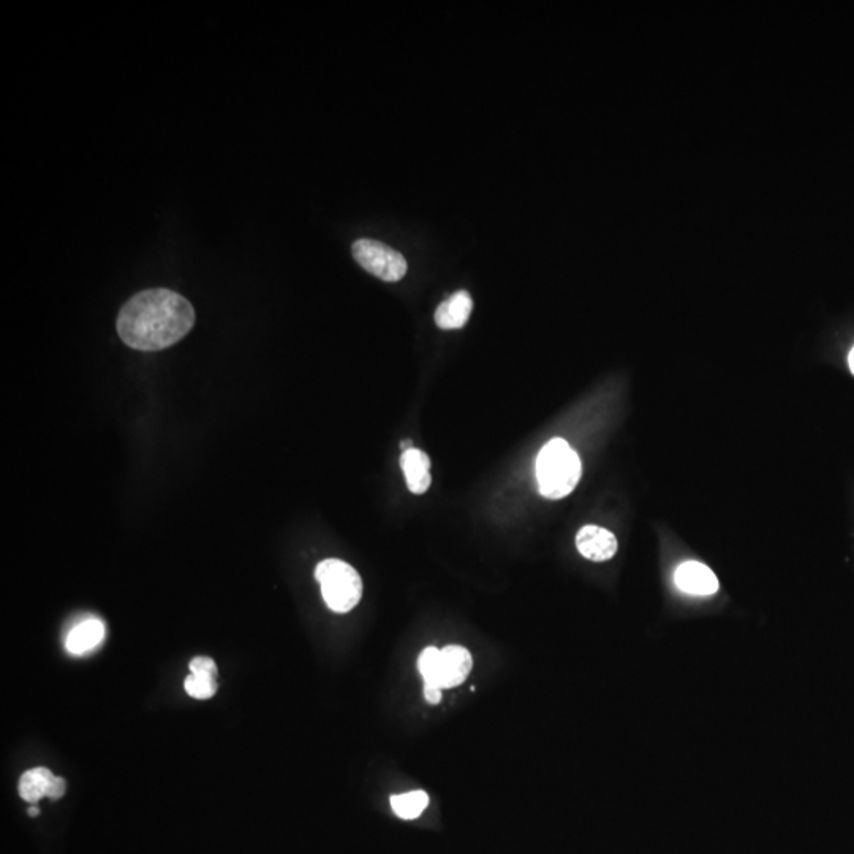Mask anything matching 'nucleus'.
I'll use <instances>...</instances> for the list:
<instances>
[{
    "instance_id": "obj_9",
    "label": "nucleus",
    "mask_w": 854,
    "mask_h": 854,
    "mask_svg": "<svg viewBox=\"0 0 854 854\" xmlns=\"http://www.w3.org/2000/svg\"><path fill=\"white\" fill-rule=\"evenodd\" d=\"M105 624L99 619H86L70 630L65 649L72 655H86L97 649L105 639Z\"/></svg>"
},
{
    "instance_id": "obj_12",
    "label": "nucleus",
    "mask_w": 854,
    "mask_h": 854,
    "mask_svg": "<svg viewBox=\"0 0 854 854\" xmlns=\"http://www.w3.org/2000/svg\"><path fill=\"white\" fill-rule=\"evenodd\" d=\"M429 805L426 791H410V793L391 796V809L402 820H416Z\"/></svg>"
},
{
    "instance_id": "obj_13",
    "label": "nucleus",
    "mask_w": 854,
    "mask_h": 854,
    "mask_svg": "<svg viewBox=\"0 0 854 854\" xmlns=\"http://www.w3.org/2000/svg\"><path fill=\"white\" fill-rule=\"evenodd\" d=\"M186 692L195 700H209L217 692V676L190 674L186 679Z\"/></svg>"
},
{
    "instance_id": "obj_2",
    "label": "nucleus",
    "mask_w": 854,
    "mask_h": 854,
    "mask_svg": "<svg viewBox=\"0 0 854 854\" xmlns=\"http://www.w3.org/2000/svg\"><path fill=\"white\" fill-rule=\"evenodd\" d=\"M581 459L564 439H552L537 458V481L541 496L564 499L581 480Z\"/></svg>"
},
{
    "instance_id": "obj_16",
    "label": "nucleus",
    "mask_w": 854,
    "mask_h": 854,
    "mask_svg": "<svg viewBox=\"0 0 854 854\" xmlns=\"http://www.w3.org/2000/svg\"><path fill=\"white\" fill-rule=\"evenodd\" d=\"M65 790H67V783L62 777H54L53 785H51L50 793H48V798L51 801H57V799H61L64 796Z\"/></svg>"
},
{
    "instance_id": "obj_18",
    "label": "nucleus",
    "mask_w": 854,
    "mask_h": 854,
    "mask_svg": "<svg viewBox=\"0 0 854 854\" xmlns=\"http://www.w3.org/2000/svg\"><path fill=\"white\" fill-rule=\"evenodd\" d=\"M848 364H850L851 372L854 374V347L851 348L850 356H848Z\"/></svg>"
},
{
    "instance_id": "obj_1",
    "label": "nucleus",
    "mask_w": 854,
    "mask_h": 854,
    "mask_svg": "<svg viewBox=\"0 0 854 854\" xmlns=\"http://www.w3.org/2000/svg\"><path fill=\"white\" fill-rule=\"evenodd\" d=\"M195 325L189 299L168 288H151L130 298L119 310V337L140 352H159L182 341Z\"/></svg>"
},
{
    "instance_id": "obj_15",
    "label": "nucleus",
    "mask_w": 854,
    "mask_h": 854,
    "mask_svg": "<svg viewBox=\"0 0 854 854\" xmlns=\"http://www.w3.org/2000/svg\"><path fill=\"white\" fill-rule=\"evenodd\" d=\"M190 674H208L217 676V665L212 658L195 657L189 665Z\"/></svg>"
},
{
    "instance_id": "obj_10",
    "label": "nucleus",
    "mask_w": 854,
    "mask_h": 854,
    "mask_svg": "<svg viewBox=\"0 0 854 854\" xmlns=\"http://www.w3.org/2000/svg\"><path fill=\"white\" fill-rule=\"evenodd\" d=\"M473 299L469 291L461 290L443 301L435 310V323L442 329H459L469 322Z\"/></svg>"
},
{
    "instance_id": "obj_5",
    "label": "nucleus",
    "mask_w": 854,
    "mask_h": 854,
    "mask_svg": "<svg viewBox=\"0 0 854 854\" xmlns=\"http://www.w3.org/2000/svg\"><path fill=\"white\" fill-rule=\"evenodd\" d=\"M674 581L682 592L698 595V597L714 595L718 590V579L714 571L695 560H688L685 564L679 565L674 573Z\"/></svg>"
},
{
    "instance_id": "obj_3",
    "label": "nucleus",
    "mask_w": 854,
    "mask_h": 854,
    "mask_svg": "<svg viewBox=\"0 0 854 854\" xmlns=\"http://www.w3.org/2000/svg\"><path fill=\"white\" fill-rule=\"evenodd\" d=\"M315 578L322 586L323 600L334 613L352 611L363 597V581L358 571L344 560H323L315 570Z\"/></svg>"
},
{
    "instance_id": "obj_11",
    "label": "nucleus",
    "mask_w": 854,
    "mask_h": 854,
    "mask_svg": "<svg viewBox=\"0 0 854 854\" xmlns=\"http://www.w3.org/2000/svg\"><path fill=\"white\" fill-rule=\"evenodd\" d=\"M54 777H56V775H54L50 769H29V771L24 772V774L21 775V779H19V796H21L24 801L31 802V804H35V802L40 801V799L48 798V793H50Z\"/></svg>"
},
{
    "instance_id": "obj_17",
    "label": "nucleus",
    "mask_w": 854,
    "mask_h": 854,
    "mask_svg": "<svg viewBox=\"0 0 854 854\" xmlns=\"http://www.w3.org/2000/svg\"><path fill=\"white\" fill-rule=\"evenodd\" d=\"M424 698L429 704H439L442 701V688L424 685Z\"/></svg>"
},
{
    "instance_id": "obj_7",
    "label": "nucleus",
    "mask_w": 854,
    "mask_h": 854,
    "mask_svg": "<svg viewBox=\"0 0 854 854\" xmlns=\"http://www.w3.org/2000/svg\"><path fill=\"white\" fill-rule=\"evenodd\" d=\"M472 671V655L462 646L440 650L439 687L454 688L464 684Z\"/></svg>"
},
{
    "instance_id": "obj_19",
    "label": "nucleus",
    "mask_w": 854,
    "mask_h": 854,
    "mask_svg": "<svg viewBox=\"0 0 854 854\" xmlns=\"http://www.w3.org/2000/svg\"><path fill=\"white\" fill-rule=\"evenodd\" d=\"M27 813H29V817H38V813L40 812H38L37 807H34V805H32L31 809L27 810Z\"/></svg>"
},
{
    "instance_id": "obj_14",
    "label": "nucleus",
    "mask_w": 854,
    "mask_h": 854,
    "mask_svg": "<svg viewBox=\"0 0 854 854\" xmlns=\"http://www.w3.org/2000/svg\"><path fill=\"white\" fill-rule=\"evenodd\" d=\"M439 666L440 650L437 647H426L418 658V669L423 676L424 685L439 687Z\"/></svg>"
},
{
    "instance_id": "obj_6",
    "label": "nucleus",
    "mask_w": 854,
    "mask_h": 854,
    "mask_svg": "<svg viewBox=\"0 0 854 854\" xmlns=\"http://www.w3.org/2000/svg\"><path fill=\"white\" fill-rule=\"evenodd\" d=\"M576 546L581 556L592 562H606L616 556L617 538L613 532L598 526H586L576 535Z\"/></svg>"
},
{
    "instance_id": "obj_8",
    "label": "nucleus",
    "mask_w": 854,
    "mask_h": 854,
    "mask_svg": "<svg viewBox=\"0 0 854 854\" xmlns=\"http://www.w3.org/2000/svg\"><path fill=\"white\" fill-rule=\"evenodd\" d=\"M401 467L404 470L405 480L409 491L416 496H421L431 486V459L424 451L418 448H410L401 456Z\"/></svg>"
},
{
    "instance_id": "obj_4",
    "label": "nucleus",
    "mask_w": 854,
    "mask_h": 854,
    "mask_svg": "<svg viewBox=\"0 0 854 854\" xmlns=\"http://www.w3.org/2000/svg\"><path fill=\"white\" fill-rule=\"evenodd\" d=\"M352 252L361 268L385 282H399L407 274L405 258L383 242L358 239L353 244Z\"/></svg>"
}]
</instances>
